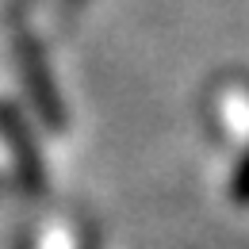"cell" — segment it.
Here are the masks:
<instances>
[{"label":"cell","instance_id":"1","mask_svg":"<svg viewBox=\"0 0 249 249\" xmlns=\"http://www.w3.org/2000/svg\"><path fill=\"white\" fill-rule=\"evenodd\" d=\"M0 126H4V134H8V146L16 150V169H19V177L27 180V184H42V173H38V154H35V146L23 138V126H19V115L12 111V104H0Z\"/></svg>","mask_w":249,"mask_h":249},{"label":"cell","instance_id":"2","mask_svg":"<svg viewBox=\"0 0 249 249\" xmlns=\"http://www.w3.org/2000/svg\"><path fill=\"white\" fill-rule=\"evenodd\" d=\"M226 126L234 134H249V100H242V92H230L226 96V111H222Z\"/></svg>","mask_w":249,"mask_h":249},{"label":"cell","instance_id":"3","mask_svg":"<svg viewBox=\"0 0 249 249\" xmlns=\"http://www.w3.org/2000/svg\"><path fill=\"white\" fill-rule=\"evenodd\" d=\"M230 196L242 203V207H249V150L246 157H242V165L234 169V180H230Z\"/></svg>","mask_w":249,"mask_h":249}]
</instances>
